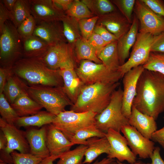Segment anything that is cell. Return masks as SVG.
<instances>
[{
	"mask_svg": "<svg viewBox=\"0 0 164 164\" xmlns=\"http://www.w3.org/2000/svg\"><path fill=\"white\" fill-rule=\"evenodd\" d=\"M132 106L156 120L164 111V75L144 69L138 81Z\"/></svg>",
	"mask_w": 164,
	"mask_h": 164,
	"instance_id": "obj_1",
	"label": "cell"
},
{
	"mask_svg": "<svg viewBox=\"0 0 164 164\" xmlns=\"http://www.w3.org/2000/svg\"><path fill=\"white\" fill-rule=\"evenodd\" d=\"M12 70L29 85L63 86L60 69H50L40 58H22L16 62Z\"/></svg>",
	"mask_w": 164,
	"mask_h": 164,
	"instance_id": "obj_2",
	"label": "cell"
},
{
	"mask_svg": "<svg viewBox=\"0 0 164 164\" xmlns=\"http://www.w3.org/2000/svg\"><path fill=\"white\" fill-rule=\"evenodd\" d=\"M118 82L112 84L96 83L84 85L70 110L75 112L91 111L97 114L109 104L113 93L119 86Z\"/></svg>",
	"mask_w": 164,
	"mask_h": 164,
	"instance_id": "obj_3",
	"label": "cell"
},
{
	"mask_svg": "<svg viewBox=\"0 0 164 164\" xmlns=\"http://www.w3.org/2000/svg\"><path fill=\"white\" fill-rule=\"evenodd\" d=\"M26 92L47 111L55 115L65 111L67 106L73 104L62 86L29 85L27 86Z\"/></svg>",
	"mask_w": 164,
	"mask_h": 164,
	"instance_id": "obj_4",
	"label": "cell"
},
{
	"mask_svg": "<svg viewBox=\"0 0 164 164\" xmlns=\"http://www.w3.org/2000/svg\"><path fill=\"white\" fill-rule=\"evenodd\" d=\"M0 33V67L12 68L23 56L22 39L10 20L5 22Z\"/></svg>",
	"mask_w": 164,
	"mask_h": 164,
	"instance_id": "obj_5",
	"label": "cell"
},
{
	"mask_svg": "<svg viewBox=\"0 0 164 164\" xmlns=\"http://www.w3.org/2000/svg\"><path fill=\"white\" fill-rule=\"evenodd\" d=\"M123 89L120 86L113 93L110 101L101 113L95 117L96 127L106 133L110 129L120 132L122 127L129 125L128 119L122 111Z\"/></svg>",
	"mask_w": 164,
	"mask_h": 164,
	"instance_id": "obj_6",
	"label": "cell"
},
{
	"mask_svg": "<svg viewBox=\"0 0 164 164\" xmlns=\"http://www.w3.org/2000/svg\"><path fill=\"white\" fill-rule=\"evenodd\" d=\"M97 114L91 111L77 112L65 110L56 115L52 124L70 141L77 131L96 126L95 117Z\"/></svg>",
	"mask_w": 164,
	"mask_h": 164,
	"instance_id": "obj_7",
	"label": "cell"
},
{
	"mask_svg": "<svg viewBox=\"0 0 164 164\" xmlns=\"http://www.w3.org/2000/svg\"><path fill=\"white\" fill-rule=\"evenodd\" d=\"M75 70L84 85L98 83H114L123 77L118 70H111L102 63L98 64L87 60H81L79 67Z\"/></svg>",
	"mask_w": 164,
	"mask_h": 164,
	"instance_id": "obj_8",
	"label": "cell"
},
{
	"mask_svg": "<svg viewBox=\"0 0 164 164\" xmlns=\"http://www.w3.org/2000/svg\"><path fill=\"white\" fill-rule=\"evenodd\" d=\"M0 128L7 140L5 149L0 151V161L9 164H13L11 154L15 150L21 153H30V147L26 138V132L19 130L15 124L7 123L2 118H0Z\"/></svg>",
	"mask_w": 164,
	"mask_h": 164,
	"instance_id": "obj_9",
	"label": "cell"
},
{
	"mask_svg": "<svg viewBox=\"0 0 164 164\" xmlns=\"http://www.w3.org/2000/svg\"><path fill=\"white\" fill-rule=\"evenodd\" d=\"M153 36L150 33L139 32L128 60L118 68V71L123 77L132 69L143 65L149 56Z\"/></svg>",
	"mask_w": 164,
	"mask_h": 164,
	"instance_id": "obj_10",
	"label": "cell"
},
{
	"mask_svg": "<svg viewBox=\"0 0 164 164\" xmlns=\"http://www.w3.org/2000/svg\"><path fill=\"white\" fill-rule=\"evenodd\" d=\"M134 12L139 22V32L153 36L164 32V18L155 13L142 0H136Z\"/></svg>",
	"mask_w": 164,
	"mask_h": 164,
	"instance_id": "obj_11",
	"label": "cell"
},
{
	"mask_svg": "<svg viewBox=\"0 0 164 164\" xmlns=\"http://www.w3.org/2000/svg\"><path fill=\"white\" fill-rule=\"evenodd\" d=\"M127 140L131 151L140 158H150L155 147V143L144 137L136 129L129 125L123 126L121 131Z\"/></svg>",
	"mask_w": 164,
	"mask_h": 164,
	"instance_id": "obj_12",
	"label": "cell"
},
{
	"mask_svg": "<svg viewBox=\"0 0 164 164\" xmlns=\"http://www.w3.org/2000/svg\"><path fill=\"white\" fill-rule=\"evenodd\" d=\"M105 137L110 145V150L107 158H116L121 162L126 161L130 164L136 162V156L128 147L127 140L120 132L110 129L106 133Z\"/></svg>",
	"mask_w": 164,
	"mask_h": 164,
	"instance_id": "obj_13",
	"label": "cell"
},
{
	"mask_svg": "<svg viewBox=\"0 0 164 164\" xmlns=\"http://www.w3.org/2000/svg\"><path fill=\"white\" fill-rule=\"evenodd\" d=\"M40 58L49 68L53 70L60 69L70 63H74L71 46L66 42L50 46Z\"/></svg>",
	"mask_w": 164,
	"mask_h": 164,
	"instance_id": "obj_14",
	"label": "cell"
},
{
	"mask_svg": "<svg viewBox=\"0 0 164 164\" xmlns=\"http://www.w3.org/2000/svg\"><path fill=\"white\" fill-rule=\"evenodd\" d=\"M144 69L142 65L135 67L125 73L123 77L122 111L128 118L131 114L133 102L136 94L138 81Z\"/></svg>",
	"mask_w": 164,
	"mask_h": 164,
	"instance_id": "obj_15",
	"label": "cell"
},
{
	"mask_svg": "<svg viewBox=\"0 0 164 164\" xmlns=\"http://www.w3.org/2000/svg\"><path fill=\"white\" fill-rule=\"evenodd\" d=\"M31 15L37 21H61L65 12L56 6L53 0H29Z\"/></svg>",
	"mask_w": 164,
	"mask_h": 164,
	"instance_id": "obj_16",
	"label": "cell"
},
{
	"mask_svg": "<svg viewBox=\"0 0 164 164\" xmlns=\"http://www.w3.org/2000/svg\"><path fill=\"white\" fill-rule=\"evenodd\" d=\"M36 21L33 35L42 39L50 46L65 42L63 26L59 21Z\"/></svg>",
	"mask_w": 164,
	"mask_h": 164,
	"instance_id": "obj_17",
	"label": "cell"
},
{
	"mask_svg": "<svg viewBox=\"0 0 164 164\" xmlns=\"http://www.w3.org/2000/svg\"><path fill=\"white\" fill-rule=\"evenodd\" d=\"M74 66V63H72L60 69L63 81V90L73 104L84 85L78 76Z\"/></svg>",
	"mask_w": 164,
	"mask_h": 164,
	"instance_id": "obj_18",
	"label": "cell"
},
{
	"mask_svg": "<svg viewBox=\"0 0 164 164\" xmlns=\"http://www.w3.org/2000/svg\"><path fill=\"white\" fill-rule=\"evenodd\" d=\"M46 145L50 155L61 156L70 150L73 145L71 142L53 124L47 125Z\"/></svg>",
	"mask_w": 164,
	"mask_h": 164,
	"instance_id": "obj_19",
	"label": "cell"
},
{
	"mask_svg": "<svg viewBox=\"0 0 164 164\" xmlns=\"http://www.w3.org/2000/svg\"><path fill=\"white\" fill-rule=\"evenodd\" d=\"M47 130L46 125L39 129L32 128L26 132L30 153L43 159L50 155L46 143Z\"/></svg>",
	"mask_w": 164,
	"mask_h": 164,
	"instance_id": "obj_20",
	"label": "cell"
},
{
	"mask_svg": "<svg viewBox=\"0 0 164 164\" xmlns=\"http://www.w3.org/2000/svg\"><path fill=\"white\" fill-rule=\"evenodd\" d=\"M99 25L103 26L118 39L129 30L131 24L121 14L116 11L99 17Z\"/></svg>",
	"mask_w": 164,
	"mask_h": 164,
	"instance_id": "obj_21",
	"label": "cell"
},
{
	"mask_svg": "<svg viewBox=\"0 0 164 164\" xmlns=\"http://www.w3.org/2000/svg\"><path fill=\"white\" fill-rule=\"evenodd\" d=\"M128 119L129 125L149 139H151L152 134L157 130L156 120L152 117L141 112L133 106Z\"/></svg>",
	"mask_w": 164,
	"mask_h": 164,
	"instance_id": "obj_22",
	"label": "cell"
},
{
	"mask_svg": "<svg viewBox=\"0 0 164 164\" xmlns=\"http://www.w3.org/2000/svg\"><path fill=\"white\" fill-rule=\"evenodd\" d=\"M138 21L134 14L129 30L118 40L117 49L121 66L129 57L130 49L135 43L138 33Z\"/></svg>",
	"mask_w": 164,
	"mask_h": 164,
	"instance_id": "obj_23",
	"label": "cell"
},
{
	"mask_svg": "<svg viewBox=\"0 0 164 164\" xmlns=\"http://www.w3.org/2000/svg\"><path fill=\"white\" fill-rule=\"evenodd\" d=\"M22 39L23 57L41 58L50 46L42 39L33 35Z\"/></svg>",
	"mask_w": 164,
	"mask_h": 164,
	"instance_id": "obj_24",
	"label": "cell"
},
{
	"mask_svg": "<svg viewBox=\"0 0 164 164\" xmlns=\"http://www.w3.org/2000/svg\"><path fill=\"white\" fill-rule=\"evenodd\" d=\"M87 148L85 154L83 164H90L103 153L107 155L110 152V145L106 137H94L87 140Z\"/></svg>",
	"mask_w": 164,
	"mask_h": 164,
	"instance_id": "obj_25",
	"label": "cell"
},
{
	"mask_svg": "<svg viewBox=\"0 0 164 164\" xmlns=\"http://www.w3.org/2000/svg\"><path fill=\"white\" fill-rule=\"evenodd\" d=\"M28 86L12 70L8 77L3 93L8 101L11 104L20 95L27 93Z\"/></svg>",
	"mask_w": 164,
	"mask_h": 164,
	"instance_id": "obj_26",
	"label": "cell"
},
{
	"mask_svg": "<svg viewBox=\"0 0 164 164\" xmlns=\"http://www.w3.org/2000/svg\"><path fill=\"white\" fill-rule=\"evenodd\" d=\"M10 104L19 117L35 114L43 108L26 93L20 95Z\"/></svg>",
	"mask_w": 164,
	"mask_h": 164,
	"instance_id": "obj_27",
	"label": "cell"
},
{
	"mask_svg": "<svg viewBox=\"0 0 164 164\" xmlns=\"http://www.w3.org/2000/svg\"><path fill=\"white\" fill-rule=\"evenodd\" d=\"M56 116L47 111H40L33 115L18 117L15 125L19 127L29 126L42 127L52 124Z\"/></svg>",
	"mask_w": 164,
	"mask_h": 164,
	"instance_id": "obj_28",
	"label": "cell"
},
{
	"mask_svg": "<svg viewBox=\"0 0 164 164\" xmlns=\"http://www.w3.org/2000/svg\"><path fill=\"white\" fill-rule=\"evenodd\" d=\"M118 40L107 44L97 55L107 68L113 71L118 70L121 66L117 49Z\"/></svg>",
	"mask_w": 164,
	"mask_h": 164,
	"instance_id": "obj_29",
	"label": "cell"
},
{
	"mask_svg": "<svg viewBox=\"0 0 164 164\" xmlns=\"http://www.w3.org/2000/svg\"><path fill=\"white\" fill-rule=\"evenodd\" d=\"M31 15L29 0H17L11 13V20L17 28Z\"/></svg>",
	"mask_w": 164,
	"mask_h": 164,
	"instance_id": "obj_30",
	"label": "cell"
},
{
	"mask_svg": "<svg viewBox=\"0 0 164 164\" xmlns=\"http://www.w3.org/2000/svg\"><path fill=\"white\" fill-rule=\"evenodd\" d=\"M75 43L76 54L78 60H87L98 64L102 63L94 49L87 40L80 38Z\"/></svg>",
	"mask_w": 164,
	"mask_h": 164,
	"instance_id": "obj_31",
	"label": "cell"
},
{
	"mask_svg": "<svg viewBox=\"0 0 164 164\" xmlns=\"http://www.w3.org/2000/svg\"><path fill=\"white\" fill-rule=\"evenodd\" d=\"M87 146L80 145L73 150L62 154L57 164H83L82 162Z\"/></svg>",
	"mask_w": 164,
	"mask_h": 164,
	"instance_id": "obj_32",
	"label": "cell"
},
{
	"mask_svg": "<svg viewBox=\"0 0 164 164\" xmlns=\"http://www.w3.org/2000/svg\"><path fill=\"white\" fill-rule=\"evenodd\" d=\"M75 19L67 15L61 21L62 22L63 32L66 40L71 46L79 38L78 29V22Z\"/></svg>",
	"mask_w": 164,
	"mask_h": 164,
	"instance_id": "obj_33",
	"label": "cell"
},
{
	"mask_svg": "<svg viewBox=\"0 0 164 164\" xmlns=\"http://www.w3.org/2000/svg\"><path fill=\"white\" fill-rule=\"evenodd\" d=\"M106 133L98 129L96 126L81 129L77 132L70 140L73 145L75 144L87 145V140L92 137H105Z\"/></svg>",
	"mask_w": 164,
	"mask_h": 164,
	"instance_id": "obj_34",
	"label": "cell"
},
{
	"mask_svg": "<svg viewBox=\"0 0 164 164\" xmlns=\"http://www.w3.org/2000/svg\"><path fill=\"white\" fill-rule=\"evenodd\" d=\"M82 1L87 6L92 13H94L98 16L116 11L112 3L108 0H84Z\"/></svg>",
	"mask_w": 164,
	"mask_h": 164,
	"instance_id": "obj_35",
	"label": "cell"
},
{
	"mask_svg": "<svg viewBox=\"0 0 164 164\" xmlns=\"http://www.w3.org/2000/svg\"><path fill=\"white\" fill-rule=\"evenodd\" d=\"M67 16L78 21L92 17V13L82 1H73L69 9L65 12Z\"/></svg>",
	"mask_w": 164,
	"mask_h": 164,
	"instance_id": "obj_36",
	"label": "cell"
},
{
	"mask_svg": "<svg viewBox=\"0 0 164 164\" xmlns=\"http://www.w3.org/2000/svg\"><path fill=\"white\" fill-rule=\"evenodd\" d=\"M142 66L145 69L159 72L164 75V53L150 52Z\"/></svg>",
	"mask_w": 164,
	"mask_h": 164,
	"instance_id": "obj_37",
	"label": "cell"
},
{
	"mask_svg": "<svg viewBox=\"0 0 164 164\" xmlns=\"http://www.w3.org/2000/svg\"><path fill=\"white\" fill-rule=\"evenodd\" d=\"M0 114L3 120L12 124H15L19 117L3 93L0 94Z\"/></svg>",
	"mask_w": 164,
	"mask_h": 164,
	"instance_id": "obj_38",
	"label": "cell"
},
{
	"mask_svg": "<svg viewBox=\"0 0 164 164\" xmlns=\"http://www.w3.org/2000/svg\"><path fill=\"white\" fill-rule=\"evenodd\" d=\"M99 19V17L96 16L78 21L79 28L83 39L87 40L91 36Z\"/></svg>",
	"mask_w": 164,
	"mask_h": 164,
	"instance_id": "obj_39",
	"label": "cell"
},
{
	"mask_svg": "<svg viewBox=\"0 0 164 164\" xmlns=\"http://www.w3.org/2000/svg\"><path fill=\"white\" fill-rule=\"evenodd\" d=\"M118 8L121 14L132 24V14L135 5V0H116L112 1Z\"/></svg>",
	"mask_w": 164,
	"mask_h": 164,
	"instance_id": "obj_40",
	"label": "cell"
},
{
	"mask_svg": "<svg viewBox=\"0 0 164 164\" xmlns=\"http://www.w3.org/2000/svg\"><path fill=\"white\" fill-rule=\"evenodd\" d=\"M11 155L13 164H38L43 159L30 153H21L15 151Z\"/></svg>",
	"mask_w": 164,
	"mask_h": 164,
	"instance_id": "obj_41",
	"label": "cell"
},
{
	"mask_svg": "<svg viewBox=\"0 0 164 164\" xmlns=\"http://www.w3.org/2000/svg\"><path fill=\"white\" fill-rule=\"evenodd\" d=\"M36 23V19L31 15L19 26L17 31L22 39L33 35Z\"/></svg>",
	"mask_w": 164,
	"mask_h": 164,
	"instance_id": "obj_42",
	"label": "cell"
},
{
	"mask_svg": "<svg viewBox=\"0 0 164 164\" xmlns=\"http://www.w3.org/2000/svg\"><path fill=\"white\" fill-rule=\"evenodd\" d=\"M87 41L94 49L97 56L104 47L109 43L105 41L99 35L94 32Z\"/></svg>",
	"mask_w": 164,
	"mask_h": 164,
	"instance_id": "obj_43",
	"label": "cell"
},
{
	"mask_svg": "<svg viewBox=\"0 0 164 164\" xmlns=\"http://www.w3.org/2000/svg\"><path fill=\"white\" fill-rule=\"evenodd\" d=\"M155 13L164 18V1L162 0H142Z\"/></svg>",
	"mask_w": 164,
	"mask_h": 164,
	"instance_id": "obj_44",
	"label": "cell"
},
{
	"mask_svg": "<svg viewBox=\"0 0 164 164\" xmlns=\"http://www.w3.org/2000/svg\"><path fill=\"white\" fill-rule=\"evenodd\" d=\"M150 52L164 53V32L153 36Z\"/></svg>",
	"mask_w": 164,
	"mask_h": 164,
	"instance_id": "obj_45",
	"label": "cell"
},
{
	"mask_svg": "<svg viewBox=\"0 0 164 164\" xmlns=\"http://www.w3.org/2000/svg\"><path fill=\"white\" fill-rule=\"evenodd\" d=\"M94 32L99 35L106 42L110 43L118 40V39L103 26H96Z\"/></svg>",
	"mask_w": 164,
	"mask_h": 164,
	"instance_id": "obj_46",
	"label": "cell"
},
{
	"mask_svg": "<svg viewBox=\"0 0 164 164\" xmlns=\"http://www.w3.org/2000/svg\"><path fill=\"white\" fill-rule=\"evenodd\" d=\"M11 20V13L4 7L0 1V32L2 30L5 22Z\"/></svg>",
	"mask_w": 164,
	"mask_h": 164,
	"instance_id": "obj_47",
	"label": "cell"
},
{
	"mask_svg": "<svg viewBox=\"0 0 164 164\" xmlns=\"http://www.w3.org/2000/svg\"><path fill=\"white\" fill-rule=\"evenodd\" d=\"M12 70V68L0 67V94L3 93L4 87L8 77Z\"/></svg>",
	"mask_w": 164,
	"mask_h": 164,
	"instance_id": "obj_48",
	"label": "cell"
},
{
	"mask_svg": "<svg viewBox=\"0 0 164 164\" xmlns=\"http://www.w3.org/2000/svg\"><path fill=\"white\" fill-rule=\"evenodd\" d=\"M151 140L154 142L158 143L164 149V126L153 133Z\"/></svg>",
	"mask_w": 164,
	"mask_h": 164,
	"instance_id": "obj_49",
	"label": "cell"
},
{
	"mask_svg": "<svg viewBox=\"0 0 164 164\" xmlns=\"http://www.w3.org/2000/svg\"><path fill=\"white\" fill-rule=\"evenodd\" d=\"M160 149L158 147H155L150 158L152 162L146 164H164V161L160 154Z\"/></svg>",
	"mask_w": 164,
	"mask_h": 164,
	"instance_id": "obj_50",
	"label": "cell"
},
{
	"mask_svg": "<svg viewBox=\"0 0 164 164\" xmlns=\"http://www.w3.org/2000/svg\"><path fill=\"white\" fill-rule=\"evenodd\" d=\"M53 1L56 6L65 12L70 8L73 0H53Z\"/></svg>",
	"mask_w": 164,
	"mask_h": 164,
	"instance_id": "obj_51",
	"label": "cell"
},
{
	"mask_svg": "<svg viewBox=\"0 0 164 164\" xmlns=\"http://www.w3.org/2000/svg\"><path fill=\"white\" fill-rule=\"evenodd\" d=\"M17 0H1L4 7L11 13L12 12Z\"/></svg>",
	"mask_w": 164,
	"mask_h": 164,
	"instance_id": "obj_52",
	"label": "cell"
},
{
	"mask_svg": "<svg viewBox=\"0 0 164 164\" xmlns=\"http://www.w3.org/2000/svg\"><path fill=\"white\" fill-rule=\"evenodd\" d=\"M7 144V140L5 135L0 130V151L5 150Z\"/></svg>",
	"mask_w": 164,
	"mask_h": 164,
	"instance_id": "obj_53",
	"label": "cell"
},
{
	"mask_svg": "<svg viewBox=\"0 0 164 164\" xmlns=\"http://www.w3.org/2000/svg\"><path fill=\"white\" fill-rule=\"evenodd\" d=\"M60 156L50 155L44 158L38 164H53V162L56 159H59Z\"/></svg>",
	"mask_w": 164,
	"mask_h": 164,
	"instance_id": "obj_54",
	"label": "cell"
},
{
	"mask_svg": "<svg viewBox=\"0 0 164 164\" xmlns=\"http://www.w3.org/2000/svg\"><path fill=\"white\" fill-rule=\"evenodd\" d=\"M114 160L113 159H111L107 157L105 158L100 161L97 160L92 164H108Z\"/></svg>",
	"mask_w": 164,
	"mask_h": 164,
	"instance_id": "obj_55",
	"label": "cell"
},
{
	"mask_svg": "<svg viewBox=\"0 0 164 164\" xmlns=\"http://www.w3.org/2000/svg\"><path fill=\"white\" fill-rule=\"evenodd\" d=\"M116 161L118 164H125V163H122V162H120L118 160H116ZM145 164V163H144L141 161H138L136 162H135L134 163H132V164Z\"/></svg>",
	"mask_w": 164,
	"mask_h": 164,
	"instance_id": "obj_56",
	"label": "cell"
},
{
	"mask_svg": "<svg viewBox=\"0 0 164 164\" xmlns=\"http://www.w3.org/2000/svg\"><path fill=\"white\" fill-rule=\"evenodd\" d=\"M108 164H118L116 161H115L114 160L112 161Z\"/></svg>",
	"mask_w": 164,
	"mask_h": 164,
	"instance_id": "obj_57",
	"label": "cell"
},
{
	"mask_svg": "<svg viewBox=\"0 0 164 164\" xmlns=\"http://www.w3.org/2000/svg\"><path fill=\"white\" fill-rule=\"evenodd\" d=\"M0 164H9L5 162L0 161Z\"/></svg>",
	"mask_w": 164,
	"mask_h": 164,
	"instance_id": "obj_58",
	"label": "cell"
},
{
	"mask_svg": "<svg viewBox=\"0 0 164 164\" xmlns=\"http://www.w3.org/2000/svg\"><path fill=\"white\" fill-rule=\"evenodd\" d=\"M163 118L164 119V117H163Z\"/></svg>",
	"mask_w": 164,
	"mask_h": 164,
	"instance_id": "obj_59",
	"label": "cell"
},
{
	"mask_svg": "<svg viewBox=\"0 0 164 164\" xmlns=\"http://www.w3.org/2000/svg\"></svg>",
	"mask_w": 164,
	"mask_h": 164,
	"instance_id": "obj_60",
	"label": "cell"
}]
</instances>
